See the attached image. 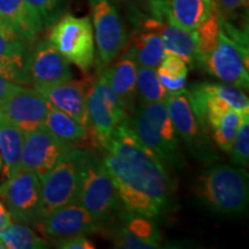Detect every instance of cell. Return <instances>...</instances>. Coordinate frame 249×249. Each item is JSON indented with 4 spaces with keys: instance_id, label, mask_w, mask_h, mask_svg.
<instances>
[{
    "instance_id": "obj_7",
    "label": "cell",
    "mask_w": 249,
    "mask_h": 249,
    "mask_svg": "<svg viewBox=\"0 0 249 249\" xmlns=\"http://www.w3.org/2000/svg\"><path fill=\"white\" fill-rule=\"evenodd\" d=\"M89 5L98 74L116 60L128 44L129 37L114 0H89Z\"/></svg>"
},
{
    "instance_id": "obj_31",
    "label": "cell",
    "mask_w": 249,
    "mask_h": 249,
    "mask_svg": "<svg viewBox=\"0 0 249 249\" xmlns=\"http://www.w3.org/2000/svg\"><path fill=\"white\" fill-rule=\"evenodd\" d=\"M231 160L234 165L248 167L249 165V111L242 113L240 127L230 151Z\"/></svg>"
},
{
    "instance_id": "obj_34",
    "label": "cell",
    "mask_w": 249,
    "mask_h": 249,
    "mask_svg": "<svg viewBox=\"0 0 249 249\" xmlns=\"http://www.w3.org/2000/svg\"><path fill=\"white\" fill-rule=\"evenodd\" d=\"M117 1L128 6L129 14L142 13L156 18H163L160 11V0H117Z\"/></svg>"
},
{
    "instance_id": "obj_39",
    "label": "cell",
    "mask_w": 249,
    "mask_h": 249,
    "mask_svg": "<svg viewBox=\"0 0 249 249\" xmlns=\"http://www.w3.org/2000/svg\"><path fill=\"white\" fill-rule=\"evenodd\" d=\"M0 249H6V248H5V245L2 244L1 240H0Z\"/></svg>"
},
{
    "instance_id": "obj_2",
    "label": "cell",
    "mask_w": 249,
    "mask_h": 249,
    "mask_svg": "<svg viewBox=\"0 0 249 249\" xmlns=\"http://www.w3.org/2000/svg\"><path fill=\"white\" fill-rule=\"evenodd\" d=\"M195 192L207 209L224 216H240L248 208V173L238 165L213 163L197 178Z\"/></svg>"
},
{
    "instance_id": "obj_8",
    "label": "cell",
    "mask_w": 249,
    "mask_h": 249,
    "mask_svg": "<svg viewBox=\"0 0 249 249\" xmlns=\"http://www.w3.org/2000/svg\"><path fill=\"white\" fill-rule=\"evenodd\" d=\"M165 103L179 139L186 145L192 157L205 164H213L220 160L208 130L193 112L188 91L182 89L170 92Z\"/></svg>"
},
{
    "instance_id": "obj_27",
    "label": "cell",
    "mask_w": 249,
    "mask_h": 249,
    "mask_svg": "<svg viewBox=\"0 0 249 249\" xmlns=\"http://www.w3.org/2000/svg\"><path fill=\"white\" fill-rule=\"evenodd\" d=\"M194 31L196 49H197L198 65L201 66L202 61L209 55L213 49L216 48L220 31V13L218 11L217 5L214 6L209 15L196 27Z\"/></svg>"
},
{
    "instance_id": "obj_16",
    "label": "cell",
    "mask_w": 249,
    "mask_h": 249,
    "mask_svg": "<svg viewBox=\"0 0 249 249\" xmlns=\"http://www.w3.org/2000/svg\"><path fill=\"white\" fill-rule=\"evenodd\" d=\"M28 75L31 87L37 88L67 82L73 79V71L55 46L49 39H43L30 51Z\"/></svg>"
},
{
    "instance_id": "obj_33",
    "label": "cell",
    "mask_w": 249,
    "mask_h": 249,
    "mask_svg": "<svg viewBox=\"0 0 249 249\" xmlns=\"http://www.w3.org/2000/svg\"><path fill=\"white\" fill-rule=\"evenodd\" d=\"M27 2L38 14L44 27L54 23L64 7V0H27Z\"/></svg>"
},
{
    "instance_id": "obj_36",
    "label": "cell",
    "mask_w": 249,
    "mask_h": 249,
    "mask_svg": "<svg viewBox=\"0 0 249 249\" xmlns=\"http://www.w3.org/2000/svg\"><path fill=\"white\" fill-rule=\"evenodd\" d=\"M55 245L61 249H95L96 246L86 235H73L55 240Z\"/></svg>"
},
{
    "instance_id": "obj_1",
    "label": "cell",
    "mask_w": 249,
    "mask_h": 249,
    "mask_svg": "<svg viewBox=\"0 0 249 249\" xmlns=\"http://www.w3.org/2000/svg\"><path fill=\"white\" fill-rule=\"evenodd\" d=\"M101 150L124 209L163 220L176 209V186L169 167L145 147L124 119Z\"/></svg>"
},
{
    "instance_id": "obj_18",
    "label": "cell",
    "mask_w": 249,
    "mask_h": 249,
    "mask_svg": "<svg viewBox=\"0 0 249 249\" xmlns=\"http://www.w3.org/2000/svg\"><path fill=\"white\" fill-rule=\"evenodd\" d=\"M30 43L0 20V71L17 85L31 86L28 75Z\"/></svg>"
},
{
    "instance_id": "obj_15",
    "label": "cell",
    "mask_w": 249,
    "mask_h": 249,
    "mask_svg": "<svg viewBox=\"0 0 249 249\" xmlns=\"http://www.w3.org/2000/svg\"><path fill=\"white\" fill-rule=\"evenodd\" d=\"M49 108V102L36 88L17 85L0 104V113L26 134L44 124Z\"/></svg>"
},
{
    "instance_id": "obj_35",
    "label": "cell",
    "mask_w": 249,
    "mask_h": 249,
    "mask_svg": "<svg viewBox=\"0 0 249 249\" xmlns=\"http://www.w3.org/2000/svg\"><path fill=\"white\" fill-rule=\"evenodd\" d=\"M217 8L224 18L234 17L240 11H247L249 0H216Z\"/></svg>"
},
{
    "instance_id": "obj_14",
    "label": "cell",
    "mask_w": 249,
    "mask_h": 249,
    "mask_svg": "<svg viewBox=\"0 0 249 249\" xmlns=\"http://www.w3.org/2000/svg\"><path fill=\"white\" fill-rule=\"evenodd\" d=\"M37 227L43 234L58 240L67 236L99 233L104 230V224L96 219L79 202H71L43 217Z\"/></svg>"
},
{
    "instance_id": "obj_11",
    "label": "cell",
    "mask_w": 249,
    "mask_h": 249,
    "mask_svg": "<svg viewBox=\"0 0 249 249\" xmlns=\"http://www.w3.org/2000/svg\"><path fill=\"white\" fill-rule=\"evenodd\" d=\"M200 67L222 82L248 90V44L232 38L222 27L216 48Z\"/></svg>"
},
{
    "instance_id": "obj_24",
    "label": "cell",
    "mask_w": 249,
    "mask_h": 249,
    "mask_svg": "<svg viewBox=\"0 0 249 249\" xmlns=\"http://www.w3.org/2000/svg\"><path fill=\"white\" fill-rule=\"evenodd\" d=\"M24 133L0 113V156L4 164V180L11 178L21 169V154Z\"/></svg>"
},
{
    "instance_id": "obj_3",
    "label": "cell",
    "mask_w": 249,
    "mask_h": 249,
    "mask_svg": "<svg viewBox=\"0 0 249 249\" xmlns=\"http://www.w3.org/2000/svg\"><path fill=\"white\" fill-rule=\"evenodd\" d=\"M130 114L127 121L136 138L155 152L169 169H185L187 161L166 103H140Z\"/></svg>"
},
{
    "instance_id": "obj_22",
    "label": "cell",
    "mask_w": 249,
    "mask_h": 249,
    "mask_svg": "<svg viewBox=\"0 0 249 249\" xmlns=\"http://www.w3.org/2000/svg\"><path fill=\"white\" fill-rule=\"evenodd\" d=\"M0 20L9 24L27 42H35L44 28L27 0H0Z\"/></svg>"
},
{
    "instance_id": "obj_20",
    "label": "cell",
    "mask_w": 249,
    "mask_h": 249,
    "mask_svg": "<svg viewBox=\"0 0 249 249\" xmlns=\"http://www.w3.org/2000/svg\"><path fill=\"white\" fill-rule=\"evenodd\" d=\"M114 64L108 65L97 75L102 77L112 90L119 96L130 114L134 111V101L136 97V79L139 65L129 53L128 50L121 52Z\"/></svg>"
},
{
    "instance_id": "obj_37",
    "label": "cell",
    "mask_w": 249,
    "mask_h": 249,
    "mask_svg": "<svg viewBox=\"0 0 249 249\" xmlns=\"http://www.w3.org/2000/svg\"><path fill=\"white\" fill-rule=\"evenodd\" d=\"M15 86H17V83L8 81L5 77L4 74L0 71V104L4 102V99L7 97L8 93L14 89Z\"/></svg>"
},
{
    "instance_id": "obj_38",
    "label": "cell",
    "mask_w": 249,
    "mask_h": 249,
    "mask_svg": "<svg viewBox=\"0 0 249 249\" xmlns=\"http://www.w3.org/2000/svg\"><path fill=\"white\" fill-rule=\"evenodd\" d=\"M12 220L13 219H12L11 213H9L6 205L2 202H0V231L5 229L6 226H8L12 223Z\"/></svg>"
},
{
    "instance_id": "obj_6",
    "label": "cell",
    "mask_w": 249,
    "mask_h": 249,
    "mask_svg": "<svg viewBox=\"0 0 249 249\" xmlns=\"http://www.w3.org/2000/svg\"><path fill=\"white\" fill-rule=\"evenodd\" d=\"M50 42L70 64L88 74L95 64L96 46L91 20L65 14L57 18L50 30Z\"/></svg>"
},
{
    "instance_id": "obj_4",
    "label": "cell",
    "mask_w": 249,
    "mask_h": 249,
    "mask_svg": "<svg viewBox=\"0 0 249 249\" xmlns=\"http://www.w3.org/2000/svg\"><path fill=\"white\" fill-rule=\"evenodd\" d=\"M76 202L104 226L124 210L99 149L85 148Z\"/></svg>"
},
{
    "instance_id": "obj_12",
    "label": "cell",
    "mask_w": 249,
    "mask_h": 249,
    "mask_svg": "<svg viewBox=\"0 0 249 249\" xmlns=\"http://www.w3.org/2000/svg\"><path fill=\"white\" fill-rule=\"evenodd\" d=\"M71 148L73 145L57 138L42 124L24 134L21 167L33 171L42 179Z\"/></svg>"
},
{
    "instance_id": "obj_21",
    "label": "cell",
    "mask_w": 249,
    "mask_h": 249,
    "mask_svg": "<svg viewBox=\"0 0 249 249\" xmlns=\"http://www.w3.org/2000/svg\"><path fill=\"white\" fill-rule=\"evenodd\" d=\"M216 5V0H160V11L167 22L193 31Z\"/></svg>"
},
{
    "instance_id": "obj_19",
    "label": "cell",
    "mask_w": 249,
    "mask_h": 249,
    "mask_svg": "<svg viewBox=\"0 0 249 249\" xmlns=\"http://www.w3.org/2000/svg\"><path fill=\"white\" fill-rule=\"evenodd\" d=\"M89 77L82 81L70 80L53 86L37 87V90L52 107L64 112L89 130L87 91Z\"/></svg>"
},
{
    "instance_id": "obj_10",
    "label": "cell",
    "mask_w": 249,
    "mask_h": 249,
    "mask_svg": "<svg viewBox=\"0 0 249 249\" xmlns=\"http://www.w3.org/2000/svg\"><path fill=\"white\" fill-rule=\"evenodd\" d=\"M0 198L17 223L37 226L43 218L42 186L33 171L21 167L14 176L4 180L0 185Z\"/></svg>"
},
{
    "instance_id": "obj_5",
    "label": "cell",
    "mask_w": 249,
    "mask_h": 249,
    "mask_svg": "<svg viewBox=\"0 0 249 249\" xmlns=\"http://www.w3.org/2000/svg\"><path fill=\"white\" fill-rule=\"evenodd\" d=\"M87 110L90 141L91 147L96 149L104 148L110 141L114 129L129 117L119 96L99 75L89 77Z\"/></svg>"
},
{
    "instance_id": "obj_26",
    "label": "cell",
    "mask_w": 249,
    "mask_h": 249,
    "mask_svg": "<svg viewBox=\"0 0 249 249\" xmlns=\"http://www.w3.org/2000/svg\"><path fill=\"white\" fill-rule=\"evenodd\" d=\"M0 240L6 249H44L50 244L40 238L37 233L26 224L11 223L0 231Z\"/></svg>"
},
{
    "instance_id": "obj_29",
    "label": "cell",
    "mask_w": 249,
    "mask_h": 249,
    "mask_svg": "<svg viewBox=\"0 0 249 249\" xmlns=\"http://www.w3.org/2000/svg\"><path fill=\"white\" fill-rule=\"evenodd\" d=\"M170 92L164 89L154 68L139 66L136 79V97L140 103L165 102Z\"/></svg>"
},
{
    "instance_id": "obj_32",
    "label": "cell",
    "mask_w": 249,
    "mask_h": 249,
    "mask_svg": "<svg viewBox=\"0 0 249 249\" xmlns=\"http://www.w3.org/2000/svg\"><path fill=\"white\" fill-rule=\"evenodd\" d=\"M208 86L211 91L225 99L232 110L239 112L249 111V99L242 89L225 82H208Z\"/></svg>"
},
{
    "instance_id": "obj_30",
    "label": "cell",
    "mask_w": 249,
    "mask_h": 249,
    "mask_svg": "<svg viewBox=\"0 0 249 249\" xmlns=\"http://www.w3.org/2000/svg\"><path fill=\"white\" fill-rule=\"evenodd\" d=\"M242 113L235 110H230L222 118L220 123L213 129V139L219 150L230 154L233 142L240 127Z\"/></svg>"
},
{
    "instance_id": "obj_9",
    "label": "cell",
    "mask_w": 249,
    "mask_h": 249,
    "mask_svg": "<svg viewBox=\"0 0 249 249\" xmlns=\"http://www.w3.org/2000/svg\"><path fill=\"white\" fill-rule=\"evenodd\" d=\"M85 148L70 149L57 165L40 180L43 217L62 205L76 202Z\"/></svg>"
},
{
    "instance_id": "obj_28",
    "label": "cell",
    "mask_w": 249,
    "mask_h": 249,
    "mask_svg": "<svg viewBox=\"0 0 249 249\" xmlns=\"http://www.w3.org/2000/svg\"><path fill=\"white\" fill-rule=\"evenodd\" d=\"M156 71L160 85L167 92H176L185 89L188 66L182 59L174 54H165Z\"/></svg>"
},
{
    "instance_id": "obj_17",
    "label": "cell",
    "mask_w": 249,
    "mask_h": 249,
    "mask_svg": "<svg viewBox=\"0 0 249 249\" xmlns=\"http://www.w3.org/2000/svg\"><path fill=\"white\" fill-rule=\"evenodd\" d=\"M133 23L151 28L157 31L163 42L165 54H174L186 62L187 66L194 68L198 65L197 49L194 31L167 22L165 18H156L142 13L129 14Z\"/></svg>"
},
{
    "instance_id": "obj_13",
    "label": "cell",
    "mask_w": 249,
    "mask_h": 249,
    "mask_svg": "<svg viewBox=\"0 0 249 249\" xmlns=\"http://www.w3.org/2000/svg\"><path fill=\"white\" fill-rule=\"evenodd\" d=\"M110 234L114 247L120 249L160 248L161 234L156 220L142 214L123 210L110 223Z\"/></svg>"
},
{
    "instance_id": "obj_23",
    "label": "cell",
    "mask_w": 249,
    "mask_h": 249,
    "mask_svg": "<svg viewBox=\"0 0 249 249\" xmlns=\"http://www.w3.org/2000/svg\"><path fill=\"white\" fill-rule=\"evenodd\" d=\"M139 66L157 70L165 55L160 36L151 28L135 24L130 45L127 49Z\"/></svg>"
},
{
    "instance_id": "obj_40",
    "label": "cell",
    "mask_w": 249,
    "mask_h": 249,
    "mask_svg": "<svg viewBox=\"0 0 249 249\" xmlns=\"http://www.w3.org/2000/svg\"><path fill=\"white\" fill-rule=\"evenodd\" d=\"M1 166H2V160H1V156H0V171H1Z\"/></svg>"
},
{
    "instance_id": "obj_25",
    "label": "cell",
    "mask_w": 249,
    "mask_h": 249,
    "mask_svg": "<svg viewBox=\"0 0 249 249\" xmlns=\"http://www.w3.org/2000/svg\"><path fill=\"white\" fill-rule=\"evenodd\" d=\"M43 126L52 134H54L57 138L64 142L70 143L73 147L82 148V145L88 142H90V147H91V141H90L89 133L86 127H83L68 114L52 107L51 105H50L48 116L45 118Z\"/></svg>"
}]
</instances>
